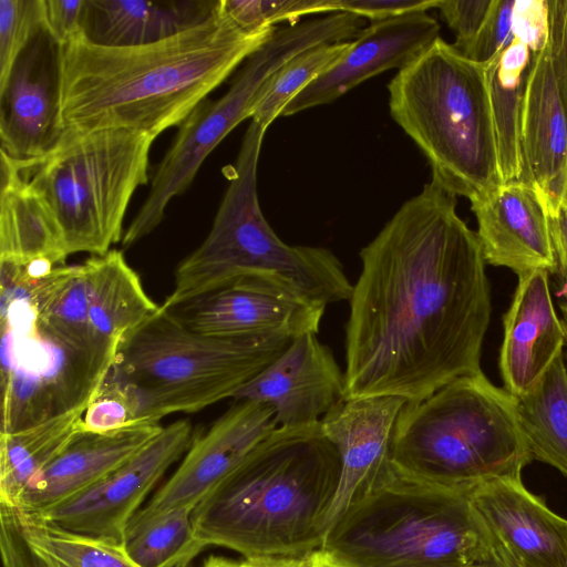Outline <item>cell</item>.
Listing matches in <instances>:
<instances>
[{"instance_id":"f6af8a7d","label":"cell","mask_w":567,"mask_h":567,"mask_svg":"<svg viewBox=\"0 0 567 567\" xmlns=\"http://www.w3.org/2000/svg\"><path fill=\"white\" fill-rule=\"evenodd\" d=\"M468 567H513L499 554L492 549V553L486 558L474 563Z\"/></svg>"},{"instance_id":"7dc6e473","label":"cell","mask_w":567,"mask_h":567,"mask_svg":"<svg viewBox=\"0 0 567 567\" xmlns=\"http://www.w3.org/2000/svg\"><path fill=\"white\" fill-rule=\"evenodd\" d=\"M556 203L567 209V161L561 175V182Z\"/></svg>"},{"instance_id":"d4e9b609","label":"cell","mask_w":567,"mask_h":567,"mask_svg":"<svg viewBox=\"0 0 567 567\" xmlns=\"http://www.w3.org/2000/svg\"><path fill=\"white\" fill-rule=\"evenodd\" d=\"M217 1L86 0L83 35L105 47L157 42L209 18Z\"/></svg>"},{"instance_id":"b9f144b4","label":"cell","mask_w":567,"mask_h":567,"mask_svg":"<svg viewBox=\"0 0 567 567\" xmlns=\"http://www.w3.org/2000/svg\"><path fill=\"white\" fill-rule=\"evenodd\" d=\"M440 0H338V11L368 18L372 22L437 8Z\"/></svg>"},{"instance_id":"6da1fadb","label":"cell","mask_w":567,"mask_h":567,"mask_svg":"<svg viewBox=\"0 0 567 567\" xmlns=\"http://www.w3.org/2000/svg\"><path fill=\"white\" fill-rule=\"evenodd\" d=\"M455 197L431 181L361 249L344 327V400L417 401L481 372L489 285Z\"/></svg>"},{"instance_id":"52a82bcc","label":"cell","mask_w":567,"mask_h":567,"mask_svg":"<svg viewBox=\"0 0 567 567\" xmlns=\"http://www.w3.org/2000/svg\"><path fill=\"white\" fill-rule=\"evenodd\" d=\"M265 133L251 121L235 164L226 169L229 185L210 231L178 264L173 290L162 307L174 309L238 279L260 275L285 278L324 305L349 301L353 285L337 256L323 247L284 243L264 216L257 168Z\"/></svg>"},{"instance_id":"e0dca14e","label":"cell","mask_w":567,"mask_h":567,"mask_svg":"<svg viewBox=\"0 0 567 567\" xmlns=\"http://www.w3.org/2000/svg\"><path fill=\"white\" fill-rule=\"evenodd\" d=\"M346 378L317 333L293 338L286 350L234 396L269 404L278 426L318 424L344 401Z\"/></svg>"},{"instance_id":"2e32d148","label":"cell","mask_w":567,"mask_h":567,"mask_svg":"<svg viewBox=\"0 0 567 567\" xmlns=\"http://www.w3.org/2000/svg\"><path fill=\"white\" fill-rule=\"evenodd\" d=\"M405 402L399 396L349 399L320 420L322 433L334 444L341 458L340 483L323 524L324 536L391 468L395 423Z\"/></svg>"},{"instance_id":"4fadbf2b","label":"cell","mask_w":567,"mask_h":567,"mask_svg":"<svg viewBox=\"0 0 567 567\" xmlns=\"http://www.w3.org/2000/svg\"><path fill=\"white\" fill-rule=\"evenodd\" d=\"M194 439L188 420L162 431L135 456L70 499L40 513L58 526L123 545L125 528L165 472Z\"/></svg>"},{"instance_id":"c3c4849f","label":"cell","mask_w":567,"mask_h":567,"mask_svg":"<svg viewBox=\"0 0 567 567\" xmlns=\"http://www.w3.org/2000/svg\"><path fill=\"white\" fill-rule=\"evenodd\" d=\"M565 360L567 361V352H566V355H565Z\"/></svg>"},{"instance_id":"7bdbcfd3","label":"cell","mask_w":567,"mask_h":567,"mask_svg":"<svg viewBox=\"0 0 567 567\" xmlns=\"http://www.w3.org/2000/svg\"><path fill=\"white\" fill-rule=\"evenodd\" d=\"M549 227L555 254V275L558 279L559 306L563 315L561 324L567 346V209L548 199Z\"/></svg>"},{"instance_id":"83f0119b","label":"cell","mask_w":567,"mask_h":567,"mask_svg":"<svg viewBox=\"0 0 567 567\" xmlns=\"http://www.w3.org/2000/svg\"><path fill=\"white\" fill-rule=\"evenodd\" d=\"M86 408L0 434V503H18L28 484L82 431Z\"/></svg>"},{"instance_id":"f35d334b","label":"cell","mask_w":567,"mask_h":567,"mask_svg":"<svg viewBox=\"0 0 567 567\" xmlns=\"http://www.w3.org/2000/svg\"><path fill=\"white\" fill-rule=\"evenodd\" d=\"M86 0H41L43 32L58 47L83 34Z\"/></svg>"},{"instance_id":"ee69618b","label":"cell","mask_w":567,"mask_h":567,"mask_svg":"<svg viewBox=\"0 0 567 567\" xmlns=\"http://www.w3.org/2000/svg\"><path fill=\"white\" fill-rule=\"evenodd\" d=\"M315 554V553H313ZM313 554L300 558H243L215 556L202 567H313Z\"/></svg>"},{"instance_id":"8992f818","label":"cell","mask_w":567,"mask_h":567,"mask_svg":"<svg viewBox=\"0 0 567 567\" xmlns=\"http://www.w3.org/2000/svg\"><path fill=\"white\" fill-rule=\"evenodd\" d=\"M291 340L205 336L159 305L122 341L106 380L123 391L136 424L159 423L234 399Z\"/></svg>"},{"instance_id":"74e56055","label":"cell","mask_w":567,"mask_h":567,"mask_svg":"<svg viewBox=\"0 0 567 567\" xmlns=\"http://www.w3.org/2000/svg\"><path fill=\"white\" fill-rule=\"evenodd\" d=\"M494 0H440L437 9L455 33L454 48L464 53L483 28Z\"/></svg>"},{"instance_id":"277c9868","label":"cell","mask_w":567,"mask_h":567,"mask_svg":"<svg viewBox=\"0 0 567 567\" xmlns=\"http://www.w3.org/2000/svg\"><path fill=\"white\" fill-rule=\"evenodd\" d=\"M532 461L516 398L482 371L406 401L391 445V466L398 474L464 492L494 480L522 478Z\"/></svg>"},{"instance_id":"7402d4cb","label":"cell","mask_w":567,"mask_h":567,"mask_svg":"<svg viewBox=\"0 0 567 567\" xmlns=\"http://www.w3.org/2000/svg\"><path fill=\"white\" fill-rule=\"evenodd\" d=\"M162 429L145 423L106 433L82 430L28 484L16 505L43 512L70 499L140 453Z\"/></svg>"},{"instance_id":"ab89813d","label":"cell","mask_w":567,"mask_h":567,"mask_svg":"<svg viewBox=\"0 0 567 567\" xmlns=\"http://www.w3.org/2000/svg\"><path fill=\"white\" fill-rule=\"evenodd\" d=\"M515 39L525 43L533 53L539 52L549 41L547 0H515L512 13Z\"/></svg>"},{"instance_id":"1f68e13d","label":"cell","mask_w":567,"mask_h":567,"mask_svg":"<svg viewBox=\"0 0 567 567\" xmlns=\"http://www.w3.org/2000/svg\"><path fill=\"white\" fill-rule=\"evenodd\" d=\"M31 545L52 567H138L123 545L78 534L13 505Z\"/></svg>"},{"instance_id":"3957f363","label":"cell","mask_w":567,"mask_h":567,"mask_svg":"<svg viewBox=\"0 0 567 567\" xmlns=\"http://www.w3.org/2000/svg\"><path fill=\"white\" fill-rule=\"evenodd\" d=\"M319 423L278 426L196 505L192 520L206 547L243 558H300L321 549L341 458Z\"/></svg>"},{"instance_id":"cb8c5ba5","label":"cell","mask_w":567,"mask_h":567,"mask_svg":"<svg viewBox=\"0 0 567 567\" xmlns=\"http://www.w3.org/2000/svg\"><path fill=\"white\" fill-rule=\"evenodd\" d=\"M84 264L94 348L112 368L122 341L155 313L159 305L146 293L121 250L93 255Z\"/></svg>"},{"instance_id":"484cf974","label":"cell","mask_w":567,"mask_h":567,"mask_svg":"<svg viewBox=\"0 0 567 567\" xmlns=\"http://www.w3.org/2000/svg\"><path fill=\"white\" fill-rule=\"evenodd\" d=\"M0 261L27 265L45 259L63 265L68 257L60 229L20 165L0 150Z\"/></svg>"},{"instance_id":"8d00e7d4","label":"cell","mask_w":567,"mask_h":567,"mask_svg":"<svg viewBox=\"0 0 567 567\" xmlns=\"http://www.w3.org/2000/svg\"><path fill=\"white\" fill-rule=\"evenodd\" d=\"M0 551L3 567H52L28 540L13 505L0 503Z\"/></svg>"},{"instance_id":"44dd1931","label":"cell","mask_w":567,"mask_h":567,"mask_svg":"<svg viewBox=\"0 0 567 567\" xmlns=\"http://www.w3.org/2000/svg\"><path fill=\"white\" fill-rule=\"evenodd\" d=\"M499 372L504 389L519 398L533 389L563 354L566 334L549 289V272L518 275L512 303L503 319Z\"/></svg>"},{"instance_id":"d590c367","label":"cell","mask_w":567,"mask_h":567,"mask_svg":"<svg viewBox=\"0 0 567 567\" xmlns=\"http://www.w3.org/2000/svg\"><path fill=\"white\" fill-rule=\"evenodd\" d=\"M515 0H494L489 14L480 33L463 54L486 64L507 49L515 40L512 13Z\"/></svg>"},{"instance_id":"7a4b0ae2","label":"cell","mask_w":567,"mask_h":567,"mask_svg":"<svg viewBox=\"0 0 567 567\" xmlns=\"http://www.w3.org/2000/svg\"><path fill=\"white\" fill-rule=\"evenodd\" d=\"M276 29L241 31L218 0L205 21L157 42L105 47L82 34L58 47L59 127L155 138L179 126Z\"/></svg>"},{"instance_id":"836d02e7","label":"cell","mask_w":567,"mask_h":567,"mask_svg":"<svg viewBox=\"0 0 567 567\" xmlns=\"http://www.w3.org/2000/svg\"><path fill=\"white\" fill-rule=\"evenodd\" d=\"M226 18L245 32H258L277 23L295 24L309 14L338 11V0H219Z\"/></svg>"},{"instance_id":"4316f807","label":"cell","mask_w":567,"mask_h":567,"mask_svg":"<svg viewBox=\"0 0 567 567\" xmlns=\"http://www.w3.org/2000/svg\"><path fill=\"white\" fill-rule=\"evenodd\" d=\"M24 271L28 299L40 329L84 359L106 379L112 368L99 357L94 348L85 264L59 265L38 277Z\"/></svg>"},{"instance_id":"5b68a950","label":"cell","mask_w":567,"mask_h":567,"mask_svg":"<svg viewBox=\"0 0 567 567\" xmlns=\"http://www.w3.org/2000/svg\"><path fill=\"white\" fill-rule=\"evenodd\" d=\"M388 89L391 115L427 158L431 181L468 199L503 184L485 64L439 37Z\"/></svg>"},{"instance_id":"5bb4252c","label":"cell","mask_w":567,"mask_h":567,"mask_svg":"<svg viewBox=\"0 0 567 567\" xmlns=\"http://www.w3.org/2000/svg\"><path fill=\"white\" fill-rule=\"evenodd\" d=\"M277 427L276 414L269 404L235 401L208 430L193 439L177 470L138 511L154 515L178 507L195 508Z\"/></svg>"},{"instance_id":"8fae6325","label":"cell","mask_w":567,"mask_h":567,"mask_svg":"<svg viewBox=\"0 0 567 567\" xmlns=\"http://www.w3.org/2000/svg\"><path fill=\"white\" fill-rule=\"evenodd\" d=\"M1 433L89 406L105 378L37 324L27 284L1 281Z\"/></svg>"},{"instance_id":"7c38bea8","label":"cell","mask_w":567,"mask_h":567,"mask_svg":"<svg viewBox=\"0 0 567 567\" xmlns=\"http://www.w3.org/2000/svg\"><path fill=\"white\" fill-rule=\"evenodd\" d=\"M326 307L285 278L260 275L238 279L168 310L189 329L209 337L293 339L317 333Z\"/></svg>"},{"instance_id":"9c48e42d","label":"cell","mask_w":567,"mask_h":567,"mask_svg":"<svg viewBox=\"0 0 567 567\" xmlns=\"http://www.w3.org/2000/svg\"><path fill=\"white\" fill-rule=\"evenodd\" d=\"M154 140L123 128L62 130L47 154L18 162L52 214L68 256L104 255L122 240L131 198L148 183Z\"/></svg>"},{"instance_id":"ffe728a7","label":"cell","mask_w":567,"mask_h":567,"mask_svg":"<svg viewBox=\"0 0 567 567\" xmlns=\"http://www.w3.org/2000/svg\"><path fill=\"white\" fill-rule=\"evenodd\" d=\"M41 32L20 55L0 89L1 151L19 163L40 158L61 130L58 110V52Z\"/></svg>"},{"instance_id":"ac0fdd59","label":"cell","mask_w":567,"mask_h":567,"mask_svg":"<svg viewBox=\"0 0 567 567\" xmlns=\"http://www.w3.org/2000/svg\"><path fill=\"white\" fill-rule=\"evenodd\" d=\"M471 501L492 548L513 567H567V519L528 491L522 478L477 486Z\"/></svg>"},{"instance_id":"f1b7e54d","label":"cell","mask_w":567,"mask_h":567,"mask_svg":"<svg viewBox=\"0 0 567 567\" xmlns=\"http://www.w3.org/2000/svg\"><path fill=\"white\" fill-rule=\"evenodd\" d=\"M532 60L530 49L515 39L485 64L503 183L522 177V112Z\"/></svg>"},{"instance_id":"d6986e66","label":"cell","mask_w":567,"mask_h":567,"mask_svg":"<svg viewBox=\"0 0 567 567\" xmlns=\"http://www.w3.org/2000/svg\"><path fill=\"white\" fill-rule=\"evenodd\" d=\"M439 33V22L427 12L372 22L360 31L331 68L286 105L281 116L329 104L379 73L406 66L440 37Z\"/></svg>"},{"instance_id":"bcb514c9","label":"cell","mask_w":567,"mask_h":567,"mask_svg":"<svg viewBox=\"0 0 567 567\" xmlns=\"http://www.w3.org/2000/svg\"><path fill=\"white\" fill-rule=\"evenodd\" d=\"M313 567H344L322 550L313 554Z\"/></svg>"},{"instance_id":"d6a6232c","label":"cell","mask_w":567,"mask_h":567,"mask_svg":"<svg viewBox=\"0 0 567 567\" xmlns=\"http://www.w3.org/2000/svg\"><path fill=\"white\" fill-rule=\"evenodd\" d=\"M351 41L309 48L288 61L270 80L256 103L251 121L268 128L286 105L307 85L331 68L350 48Z\"/></svg>"},{"instance_id":"4dcf8cb0","label":"cell","mask_w":567,"mask_h":567,"mask_svg":"<svg viewBox=\"0 0 567 567\" xmlns=\"http://www.w3.org/2000/svg\"><path fill=\"white\" fill-rule=\"evenodd\" d=\"M193 509L178 507L154 515L137 511L123 539L132 560L138 567H187L207 548L195 534Z\"/></svg>"},{"instance_id":"603a6c76","label":"cell","mask_w":567,"mask_h":567,"mask_svg":"<svg viewBox=\"0 0 567 567\" xmlns=\"http://www.w3.org/2000/svg\"><path fill=\"white\" fill-rule=\"evenodd\" d=\"M520 179L532 182L556 203L567 161V112L554 72L549 41L533 53L522 112Z\"/></svg>"},{"instance_id":"60d3db41","label":"cell","mask_w":567,"mask_h":567,"mask_svg":"<svg viewBox=\"0 0 567 567\" xmlns=\"http://www.w3.org/2000/svg\"><path fill=\"white\" fill-rule=\"evenodd\" d=\"M548 19L554 72L567 112V0L548 1Z\"/></svg>"},{"instance_id":"ba28073f","label":"cell","mask_w":567,"mask_h":567,"mask_svg":"<svg viewBox=\"0 0 567 567\" xmlns=\"http://www.w3.org/2000/svg\"><path fill=\"white\" fill-rule=\"evenodd\" d=\"M471 493L391 466L332 525L320 550L344 567H468L493 549Z\"/></svg>"},{"instance_id":"9a60e30c","label":"cell","mask_w":567,"mask_h":567,"mask_svg":"<svg viewBox=\"0 0 567 567\" xmlns=\"http://www.w3.org/2000/svg\"><path fill=\"white\" fill-rule=\"evenodd\" d=\"M486 264L522 275L555 272L548 197L536 184L516 179L470 199Z\"/></svg>"},{"instance_id":"30bf717a","label":"cell","mask_w":567,"mask_h":567,"mask_svg":"<svg viewBox=\"0 0 567 567\" xmlns=\"http://www.w3.org/2000/svg\"><path fill=\"white\" fill-rule=\"evenodd\" d=\"M313 21L277 28L246 61L229 90L203 101L179 125L178 133L153 175L150 193L124 231L128 248L162 223L168 203L192 185L207 156L252 110L271 78L292 58L323 42Z\"/></svg>"},{"instance_id":"f546056e","label":"cell","mask_w":567,"mask_h":567,"mask_svg":"<svg viewBox=\"0 0 567 567\" xmlns=\"http://www.w3.org/2000/svg\"><path fill=\"white\" fill-rule=\"evenodd\" d=\"M517 416L533 460L567 477V365L559 355L537 384L516 398Z\"/></svg>"},{"instance_id":"e575fe53","label":"cell","mask_w":567,"mask_h":567,"mask_svg":"<svg viewBox=\"0 0 567 567\" xmlns=\"http://www.w3.org/2000/svg\"><path fill=\"white\" fill-rule=\"evenodd\" d=\"M41 32V0H0V89L20 55Z\"/></svg>"}]
</instances>
